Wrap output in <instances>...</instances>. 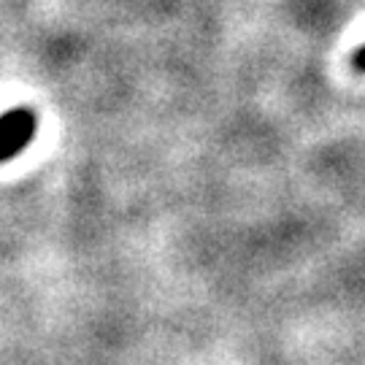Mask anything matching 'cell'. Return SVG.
<instances>
[{
	"label": "cell",
	"mask_w": 365,
	"mask_h": 365,
	"mask_svg": "<svg viewBox=\"0 0 365 365\" xmlns=\"http://www.w3.org/2000/svg\"><path fill=\"white\" fill-rule=\"evenodd\" d=\"M38 128V119L30 108H11L0 117V163L25 152Z\"/></svg>",
	"instance_id": "obj_1"
},
{
	"label": "cell",
	"mask_w": 365,
	"mask_h": 365,
	"mask_svg": "<svg viewBox=\"0 0 365 365\" xmlns=\"http://www.w3.org/2000/svg\"><path fill=\"white\" fill-rule=\"evenodd\" d=\"M352 66L360 71V73H365V43L354 52V57H352Z\"/></svg>",
	"instance_id": "obj_2"
}]
</instances>
